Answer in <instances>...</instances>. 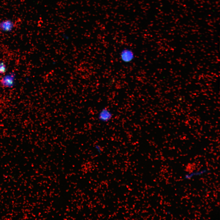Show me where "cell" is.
I'll use <instances>...</instances> for the list:
<instances>
[{
    "label": "cell",
    "mask_w": 220,
    "mask_h": 220,
    "mask_svg": "<svg viewBox=\"0 0 220 220\" xmlns=\"http://www.w3.org/2000/svg\"><path fill=\"white\" fill-rule=\"evenodd\" d=\"M119 57L120 60L123 62L127 64L132 62L135 58V55L131 50L124 48L120 52Z\"/></svg>",
    "instance_id": "6da1fadb"
},
{
    "label": "cell",
    "mask_w": 220,
    "mask_h": 220,
    "mask_svg": "<svg viewBox=\"0 0 220 220\" xmlns=\"http://www.w3.org/2000/svg\"><path fill=\"white\" fill-rule=\"evenodd\" d=\"M15 74L13 73L5 75L0 79V84L5 88H12L15 84Z\"/></svg>",
    "instance_id": "7a4b0ae2"
},
{
    "label": "cell",
    "mask_w": 220,
    "mask_h": 220,
    "mask_svg": "<svg viewBox=\"0 0 220 220\" xmlns=\"http://www.w3.org/2000/svg\"><path fill=\"white\" fill-rule=\"evenodd\" d=\"M113 116L112 113L110 110L107 108L104 107L99 112L97 118L100 122L105 123L110 121L112 119Z\"/></svg>",
    "instance_id": "3957f363"
},
{
    "label": "cell",
    "mask_w": 220,
    "mask_h": 220,
    "mask_svg": "<svg viewBox=\"0 0 220 220\" xmlns=\"http://www.w3.org/2000/svg\"><path fill=\"white\" fill-rule=\"evenodd\" d=\"M15 27L13 21L10 19H6L0 21V31L3 32L11 31Z\"/></svg>",
    "instance_id": "277c9868"
},
{
    "label": "cell",
    "mask_w": 220,
    "mask_h": 220,
    "mask_svg": "<svg viewBox=\"0 0 220 220\" xmlns=\"http://www.w3.org/2000/svg\"><path fill=\"white\" fill-rule=\"evenodd\" d=\"M207 171V170H204L197 172H194L186 175L185 176V178L188 179H190L192 177L195 176L201 175Z\"/></svg>",
    "instance_id": "5b68a950"
},
{
    "label": "cell",
    "mask_w": 220,
    "mask_h": 220,
    "mask_svg": "<svg viewBox=\"0 0 220 220\" xmlns=\"http://www.w3.org/2000/svg\"><path fill=\"white\" fill-rule=\"evenodd\" d=\"M7 70L6 66L3 62H0V74H4Z\"/></svg>",
    "instance_id": "8992f818"
},
{
    "label": "cell",
    "mask_w": 220,
    "mask_h": 220,
    "mask_svg": "<svg viewBox=\"0 0 220 220\" xmlns=\"http://www.w3.org/2000/svg\"><path fill=\"white\" fill-rule=\"evenodd\" d=\"M95 148L97 152L100 153L101 152V149L100 146L98 145H96L95 146Z\"/></svg>",
    "instance_id": "52a82bcc"
}]
</instances>
